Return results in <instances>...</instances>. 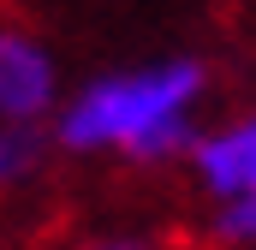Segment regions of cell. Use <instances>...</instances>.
<instances>
[{"instance_id":"obj_4","label":"cell","mask_w":256,"mask_h":250,"mask_svg":"<svg viewBox=\"0 0 256 250\" xmlns=\"http://www.w3.org/2000/svg\"><path fill=\"white\" fill-rule=\"evenodd\" d=\"M48 149H54V143L42 137V125H6L0 120V190L30 185V179L42 173Z\"/></svg>"},{"instance_id":"obj_1","label":"cell","mask_w":256,"mask_h":250,"mask_svg":"<svg viewBox=\"0 0 256 250\" xmlns=\"http://www.w3.org/2000/svg\"><path fill=\"white\" fill-rule=\"evenodd\" d=\"M202 90H208V66L191 54L96 78L72 102H60L54 143L66 155H120L131 167L185 161L202 137V125H196Z\"/></svg>"},{"instance_id":"obj_5","label":"cell","mask_w":256,"mask_h":250,"mask_svg":"<svg viewBox=\"0 0 256 250\" xmlns=\"http://www.w3.org/2000/svg\"><path fill=\"white\" fill-rule=\"evenodd\" d=\"M208 244L214 250H256V196H232V202H214L208 214Z\"/></svg>"},{"instance_id":"obj_6","label":"cell","mask_w":256,"mask_h":250,"mask_svg":"<svg viewBox=\"0 0 256 250\" xmlns=\"http://www.w3.org/2000/svg\"><path fill=\"white\" fill-rule=\"evenodd\" d=\"M66 250H161V244L143 238V232H90V238H78Z\"/></svg>"},{"instance_id":"obj_2","label":"cell","mask_w":256,"mask_h":250,"mask_svg":"<svg viewBox=\"0 0 256 250\" xmlns=\"http://www.w3.org/2000/svg\"><path fill=\"white\" fill-rule=\"evenodd\" d=\"M60 102V66L30 30L0 24V120L6 125H42Z\"/></svg>"},{"instance_id":"obj_3","label":"cell","mask_w":256,"mask_h":250,"mask_svg":"<svg viewBox=\"0 0 256 250\" xmlns=\"http://www.w3.org/2000/svg\"><path fill=\"white\" fill-rule=\"evenodd\" d=\"M185 161H191V179L208 190L214 202L256 196V114H238V120L202 131Z\"/></svg>"}]
</instances>
